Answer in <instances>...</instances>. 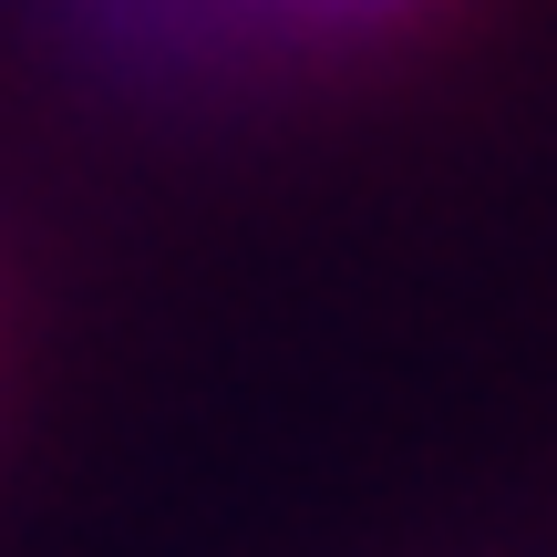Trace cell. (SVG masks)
Listing matches in <instances>:
<instances>
[{"label": "cell", "instance_id": "7a4b0ae2", "mask_svg": "<svg viewBox=\"0 0 557 557\" xmlns=\"http://www.w3.org/2000/svg\"><path fill=\"white\" fill-rule=\"evenodd\" d=\"M372 11H393V0H299V21H372Z\"/></svg>", "mask_w": 557, "mask_h": 557}, {"label": "cell", "instance_id": "6da1fadb", "mask_svg": "<svg viewBox=\"0 0 557 557\" xmlns=\"http://www.w3.org/2000/svg\"><path fill=\"white\" fill-rule=\"evenodd\" d=\"M52 32L94 62L103 83H135V94H186V83H218L248 52L238 21L218 0H41Z\"/></svg>", "mask_w": 557, "mask_h": 557}]
</instances>
